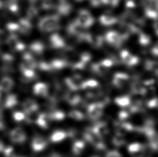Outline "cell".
<instances>
[{
	"mask_svg": "<svg viewBox=\"0 0 158 157\" xmlns=\"http://www.w3.org/2000/svg\"><path fill=\"white\" fill-rule=\"evenodd\" d=\"M68 134L66 132L62 130H57L52 134L50 137V140L53 143L60 142L66 138Z\"/></svg>",
	"mask_w": 158,
	"mask_h": 157,
	"instance_id": "cell-22",
	"label": "cell"
},
{
	"mask_svg": "<svg viewBox=\"0 0 158 157\" xmlns=\"http://www.w3.org/2000/svg\"><path fill=\"white\" fill-rule=\"evenodd\" d=\"M50 120L51 119H50L48 114L42 113L36 124L39 127L43 129H47L49 127Z\"/></svg>",
	"mask_w": 158,
	"mask_h": 157,
	"instance_id": "cell-24",
	"label": "cell"
},
{
	"mask_svg": "<svg viewBox=\"0 0 158 157\" xmlns=\"http://www.w3.org/2000/svg\"><path fill=\"white\" fill-rule=\"evenodd\" d=\"M22 58L24 60V62L30 68L34 70L35 68L37 67L38 63L35 61L34 58L32 56L31 53L29 52L24 53L22 55Z\"/></svg>",
	"mask_w": 158,
	"mask_h": 157,
	"instance_id": "cell-17",
	"label": "cell"
},
{
	"mask_svg": "<svg viewBox=\"0 0 158 157\" xmlns=\"http://www.w3.org/2000/svg\"><path fill=\"white\" fill-rule=\"evenodd\" d=\"M26 48V45L24 44H23V42L19 41V44H17L16 48L15 49V51H23V50H24Z\"/></svg>",
	"mask_w": 158,
	"mask_h": 157,
	"instance_id": "cell-42",
	"label": "cell"
},
{
	"mask_svg": "<svg viewBox=\"0 0 158 157\" xmlns=\"http://www.w3.org/2000/svg\"><path fill=\"white\" fill-rule=\"evenodd\" d=\"M80 59L81 61L83 62L84 63L86 64L88 62H90L91 59V54L89 52H83L81 54L80 56Z\"/></svg>",
	"mask_w": 158,
	"mask_h": 157,
	"instance_id": "cell-40",
	"label": "cell"
},
{
	"mask_svg": "<svg viewBox=\"0 0 158 157\" xmlns=\"http://www.w3.org/2000/svg\"><path fill=\"white\" fill-rule=\"evenodd\" d=\"M13 118L16 122H21L26 119V116L25 113L16 111L13 113Z\"/></svg>",
	"mask_w": 158,
	"mask_h": 157,
	"instance_id": "cell-39",
	"label": "cell"
},
{
	"mask_svg": "<svg viewBox=\"0 0 158 157\" xmlns=\"http://www.w3.org/2000/svg\"><path fill=\"white\" fill-rule=\"evenodd\" d=\"M120 56L123 61L128 65H133L137 63L138 60L137 57L131 54V53L127 50H123L120 53Z\"/></svg>",
	"mask_w": 158,
	"mask_h": 157,
	"instance_id": "cell-15",
	"label": "cell"
},
{
	"mask_svg": "<svg viewBox=\"0 0 158 157\" xmlns=\"http://www.w3.org/2000/svg\"><path fill=\"white\" fill-rule=\"evenodd\" d=\"M106 157H120V155L116 151H110L107 153Z\"/></svg>",
	"mask_w": 158,
	"mask_h": 157,
	"instance_id": "cell-43",
	"label": "cell"
},
{
	"mask_svg": "<svg viewBox=\"0 0 158 157\" xmlns=\"http://www.w3.org/2000/svg\"><path fill=\"white\" fill-rule=\"evenodd\" d=\"M84 137L96 149L98 150H104L105 149V144L104 143L103 137L99 135L93 129V127H89L86 129L84 133Z\"/></svg>",
	"mask_w": 158,
	"mask_h": 157,
	"instance_id": "cell-2",
	"label": "cell"
},
{
	"mask_svg": "<svg viewBox=\"0 0 158 157\" xmlns=\"http://www.w3.org/2000/svg\"><path fill=\"white\" fill-rule=\"evenodd\" d=\"M2 59L4 64L9 65L13 62L14 59V57L11 54L4 53L3 54H2Z\"/></svg>",
	"mask_w": 158,
	"mask_h": 157,
	"instance_id": "cell-37",
	"label": "cell"
},
{
	"mask_svg": "<svg viewBox=\"0 0 158 157\" xmlns=\"http://www.w3.org/2000/svg\"><path fill=\"white\" fill-rule=\"evenodd\" d=\"M154 30L156 32V34L158 36V22L154 24Z\"/></svg>",
	"mask_w": 158,
	"mask_h": 157,
	"instance_id": "cell-47",
	"label": "cell"
},
{
	"mask_svg": "<svg viewBox=\"0 0 158 157\" xmlns=\"http://www.w3.org/2000/svg\"><path fill=\"white\" fill-rule=\"evenodd\" d=\"M153 53L156 55H158V44L155 46L154 49H153Z\"/></svg>",
	"mask_w": 158,
	"mask_h": 157,
	"instance_id": "cell-46",
	"label": "cell"
},
{
	"mask_svg": "<svg viewBox=\"0 0 158 157\" xmlns=\"http://www.w3.org/2000/svg\"><path fill=\"white\" fill-rule=\"evenodd\" d=\"M82 29L76 22H73L69 24L67 28V31L70 36L78 37L82 33Z\"/></svg>",
	"mask_w": 158,
	"mask_h": 157,
	"instance_id": "cell-13",
	"label": "cell"
},
{
	"mask_svg": "<svg viewBox=\"0 0 158 157\" xmlns=\"http://www.w3.org/2000/svg\"><path fill=\"white\" fill-rule=\"evenodd\" d=\"M69 116L71 118L78 121L82 120L84 118V116L83 113H81L79 111H76V110L71 111L69 114Z\"/></svg>",
	"mask_w": 158,
	"mask_h": 157,
	"instance_id": "cell-34",
	"label": "cell"
},
{
	"mask_svg": "<svg viewBox=\"0 0 158 157\" xmlns=\"http://www.w3.org/2000/svg\"><path fill=\"white\" fill-rule=\"evenodd\" d=\"M20 40L19 39L17 36L15 34H11L6 39V42L9 46L13 50L15 51L17 44H19Z\"/></svg>",
	"mask_w": 158,
	"mask_h": 157,
	"instance_id": "cell-29",
	"label": "cell"
},
{
	"mask_svg": "<svg viewBox=\"0 0 158 157\" xmlns=\"http://www.w3.org/2000/svg\"><path fill=\"white\" fill-rule=\"evenodd\" d=\"M47 146V142L42 137L35 136L32 139L31 147L35 152H40L42 151Z\"/></svg>",
	"mask_w": 158,
	"mask_h": 157,
	"instance_id": "cell-9",
	"label": "cell"
},
{
	"mask_svg": "<svg viewBox=\"0 0 158 157\" xmlns=\"http://www.w3.org/2000/svg\"><path fill=\"white\" fill-rule=\"evenodd\" d=\"M100 62L106 68H108V67H111V66L113 65V60L110 59H105L103 60Z\"/></svg>",
	"mask_w": 158,
	"mask_h": 157,
	"instance_id": "cell-41",
	"label": "cell"
},
{
	"mask_svg": "<svg viewBox=\"0 0 158 157\" xmlns=\"http://www.w3.org/2000/svg\"><path fill=\"white\" fill-rule=\"evenodd\" d=\"M19 32L23 34L29 33L32 28L30 19H28L27 18L19 19Z\"/></svg>",
	"mask_w": 158,
	"mask_h": 157,
	"instance_id": "cell-14",
	"label": "cell"
},
{
	"mask_svg": "<svg viewBox=\"0 0 158 157\" xmlns=\"http://www.w3.org/2000/svg\"><path fill=\"white\" fill-rule=\"evenodd\" d=\"M41 8L44 10H50L55 9V4L53 0H43Z\"/></svg>",
	"mask_w": 158,
	"mask_h": 157,
	"instance_id": "cell-33",
	"label": "cell"
},
{
	"mask_svg": "<svg viewBox=\"0 0 158 157\" xmlns=\"http://www.w3.org/2000/svg\"><path fill=\"white\" fill-rule=\"evenodd\" d=\"M18 103V98L15 94H11L6 96L4 101V107L6 108H11Z\"/></svg>",
	"mask_w": 158,
	"mask_h": 157,
	"instance_id": "cell-21",
	"label": "cell"
},
{
	"mask_svg": "<svg viewBox=\"0 0 158 157\" xmlns=\"http://www.w3.org/2000/svg\"><path fill=\"white\" fill-rule=\"evenodd\" d=\"M145 14L146 16L150 19H156L158 17V11L149 7L146 8Z\"/></svg>",
	"mask_w": 158,
	"mask_h": 157,
	"instance_id": "cell-32",
	"label": "cell"
},
{
	"mask_svg": "<svg viewBox=\"0 0 158 157\" xmlns=\"http://www.w3.org/2000/svg\"><path fill=\"white\" fill-rule=\"evenodd\" d=\"M151 38L150 36L145 34H140L139 37V42L141 45L146 46L148 45L150 42Z\"/></svg>",
	"mask_w": 158,
	"mask_h": 157,
	"instance_id": "cell-36",
	"label": "cell"
},
{
	"mask_svg": "<svg viewBox=\"0 0 158 157\" xmlns=\"http://www.w3.org/2000/svg\"><path fill=\"white\" fill-rule=\"evenodd\" d=\"M10 139L13 143L21 144L24 142L27 139V136L23 129L20 127L14 129L10 133Z\"/></svg>",
	"mask_w": 158,
	"mask_h": 157,
	"instance_id": "cell-6",
	"label": "cell"
},
{
	"mask_svg": "<svg viewBox=\"0 0 158 157\" xmlns=\"http://www.w3.org/2000/svg\"><path fill=\"white\" fill-rule=\"evenodd\" d=\"M39 14V9L36 6H31L27 10V18L31 19L37 16Z\"/></svg>",
	"mask_w": 158,
	"mask_h": 157,
	"instance_id": "cell-31",
	"label": "cell"
},
{
	"mask_svg": "<svg viewBox=\"0 0 158 157\" xmlns=\"http://www.w3.org/2000/svg\"><path fill=\"white\" fill-rule=\"evenodd\" d=\"M98 157V156H92V157Z\"/></svg>",
	"mask_w": 158,
	"mask_h": 157,
	"instance_id": "cell-49",
	"label": "cell"
},
{
	"mask_svg": "<svg viewBox=\"0 0 158 157\" xmlns=\"http://www.w3.org/2000/svg\"><path fill=\"white\" fill-rule=\"evenodd\" d=\"M14 81L10 77H5L2 78L1 83V90L2 92H8L13 88Z\"/></svg>",
	"mask_w": 158,
	"mask_h": 157,
	"instance_id": "cell-18",
	"label": "cell"
},
{
	"mask_svg": "<svg viewBox=\"0 0 158 157\" xmlns=\"http://www.w3.org/2000/svg\"><path fill=\"white\" fill-rule=\"evenodd\" d=\"M6 29L9 31L12 32V34H14V32H19V23H9L6 24Z\"/></svg>",
	"mask_w": 158,
	"mask_h": 157,
	"instance_id": "cell-35",
	"label": "cell"
},
{
	"mask_svg": "<svg viewBox=\"0 0 158 157\" xmlns=\"http://www.w3.org/2000/svg\"><path fill=\"white\" fill-rule=\"evenodd\" d=\"M49 157H60V155L57 154V153H53Z\"/></svg>",
	"mask_w": 158,
	"mask_h": 157,
	"instance_id": "cell-48",
	"label": "cell"
},
{
	"mask_svg": "<svg viewBox=\"0 0 158 157\" xmlns=\"http://www.w3.org/2000/svg\"><path fill=\"white\" fill-rule=\"evenodd\" d=\"M101 24L103 26H110L113 25L117 22V18L114 16L110 15H103L99 19Z\"/></svg>",
	"mask_w": 158,
	"mask_h": 157,
	"instance_id": "cell-23",
	"label": "cell"
},
{
	"mask_svg": "<svg viewBox=\"0 0 158 157\" xmlns=\"http://www.w3.org/2000/svg\"><path fill=\"white\" fill-rule=\"evenodd\" d=\"M90 1L92 6H98L102 4V0H90Z\"/></svg>",
	"mask_w": 158,
	"mask_h": 157,
	"instance_id": "cell-44",
	"label": "cell"
},
{
	"mask_svg": "<svg viewBox=\"0 0 158 157\" xmlns=\"http://www.w3.org/2000/svg\"><path fill=\"white\" fill-rule=\"evenodd\" d=\"M49 88L44 83H37L33 87V91L35 95L45 98L49 96Z\"/></svg>",
	"mask_w": 158,
	"mask_h": 157,
	"instance_id": "cell-11",
	"label": "cell"
},
{
	"mask_svg": "<svg viewBox=\"0 0 158 157\" xmlns=\"http://www.w3.org/2000/svg\"><path fill=\"white\" fill-rule=\"evenodd\" d=\"M25 114H28L35 111H38L39 106L37 104L36 102L32 99H27L22 104Z\"/></svg>",
	"mask_w": 158,
	"mask_h": 157,
	"instance_id": "cell-12",
	"label": "cell"
},
{
	"mask_svg": "<svg viewBox=\"0 0 158 157\" xmlns=\"http://www.w3.org/2000/svg\"><path fill=\"white\" fill-rule=\"evenodd\" d=\"M29 49L32 53L40 55L44 52L45 46L43 42L40 41H35L30 44Z\"/></svg>",
	"mask_w": 158,
	"mask_h": 157,
	"instance_id": "cell-16",
	"label": "cell"
},
{
	"mask_svg": "<svg viewBox=\"0 0 158 157\" xmlns=\"http://www.w3.org/2000/svg\"><path fill=\"white\" fill-rule=\"evenodd\" d=\"M60 16L59 14L46 16L39 22V28L42 32H50L59 30Z\"/></svg>",
	"mask_w": 158,
	"mask_h": 157,
	"instance_id": "cell-1",
	"label": "cell"
},
{
	"mask_svg": "<svg viewBox=\"0 0 158 157\" xmlns=\"http://www.w3.org/2000/svg\"><path fill=\"white\" fill-rule=\"evenodd\" d=\"M99 87V85L97 81L94 79H89L84 81L81 86V89H96Z\"/></svg>",
	"mask_w": 158,
	"mask_h": 157,
	"instance_id": "cell-26",
	"label": "cell"
},
{
	"mask_svg": "<svg viewBox=\"0 0 158 157\" xmlns=\"http://www.w3.org/2000/svg\"><path fill=\"white\" fill-rule=\"evenodd\" d=\"M104 103L102 102H96L88 107V114L90 119L96 120L102 116L104 111Z\"/></svg>",
	"mask_w": 158,
	"mask_h": 157,
	"instance_id": "cell-4",
	"label": "cell"
},
{
	"mask_svg": "<svg viewBox=\"0 0 158 157\" xmlns=\"http://www.w3.org/2000/svg\"><path fill=\"white\" fill-rule=\"evenodd\" d=\"M50 45L53 49H64L66 44L64 39L58 34H53L50 37Z\"/></svg>",
	"mask_w": 158,
	"mask_h": 157,
	"instance_id": "cell-8",
	"label": "cell"
},
{
	"mask_svg": "<svg viewBox=\"0 0 158 157\" xmlns=\"http://www.w3.org/2000/svg\"><path fill=\"white\" fill-rule=\"evenodd\" d=\"M105 39L109 44L115 46H119L122 41L119 34L114 31H110L107 32L105 35Z\"/></svg>",
	"mask_w": 158,
	"mask_h": 157,
	"instance_id": "cell-10",
	"label": "cell"
},
{
	"mask_svg": "<svg viewBox=\"0 0 158 157\" xmlns=\"http://www.w3.org/2000/svg\"><path fill=\"white\" fill-rule=\"evenodd\" d=\"M51 120L62 121L65 118V114L61 111H54L48 114Z\"/></svg>",
	"mask_w": 158,
	"mask_h": 157,
	"instance_id": "cell-30",
	"label": "cell"
},
{
	"mask_svg": "<svg viewBox=\"0 0 158 157\" xmlns=\"http://www.w3.org/2000/svg\"><path fill=\"white\" fill-rule=\"evenodd\" d=\"M65 99L71 106H83L85 103L82 101L81 97L73 91L67 93L65 96Z\"/></svg>",
	"mask_w": 158,
	"mask_h": 157,
	"instance_id": "cell-7",
	"label": "cell"
},
{
	"mask_svg": "<svg viewBox=\"0 0 158 157\" xmlns=\"http://www.w3.org/2000/svg\"><path fill=\"white\" fill-rule=\"evenodd\" d=\"M85 147V143L83 140L76 141L73 146V153L75 155H80L83 151Z\"/></svg>",
	"mask_w": 158,
	"mask_h": 157,
	"instance_id": "cell-25",
	"label": "cell"
},
{
	"mask_svg": "<svg viewBox=\"0 0 158 157\" xmlns=\"http://www.w3.org/2000/svg\"><path fill=\"white\" fill-rule=\"evenodd\" d=\"M50 63L52 69L53 70H60L66 67L69 65L68 62L65 59H56L52 60Z\"/></svg>",
	"mask_w": 158,
	"mask_h": 157,
	"instance_id": "cell-20",
	"label": "cell"
},
{
	"mask_svg": "<svg viewBox=\"0 0 158 157\" xmlns=\"http://www.w3.org/2000/svg\"><path fill=\"white\" fill-rule=\"evenodd\" d=\"M6 6L9 10L14 14H16L19 11L18 0H6Z\"/></svg>",
	"mask_w": 158,
	"mask_h": 157,
	"instance_id": "cell-28",
	"label": "cell"
},
{
	"mask_svg": "<svg viewBox=\"0 0 158 157\" xmlns=\"http://www.w3.org/2000/svg\"><path fill=\"white\" fill-rule=\"evenodd\" d=\"M92 127L102 137L106 135L109 132V129L107 127L106 124L103 122L97 123Z\"/></svg>",
	"mask_w": 158,
	"mask_h": 157,
	"instance_id": "cell-19",
	"label": "cell"
},
{
	"mask_svg": "<svg viewBox=\"0 0 158 157\" xmlns=\"http://www.w3.org/2000/svg\"><path fill=\"white\" fill-rule=\"evenodd\" d=\"M145 3L146 7L154 9L158 11V0H145Z\"/></svg>",
	"mask_w": 158,
	"mask_h": 157,
	"instance_id": "cell-38",
	"label": "cell"
},
{
	"mask_svg": "<svg viewBox=\"0 0 158 157\" xmlns=\"http://www.w3.org/2000/svg\"><path fill=\"white\" fill-rule=\"evenodd\" d=\"M126 6L128 8H131V7H134L135 6V4L132 1H128V2H127Z\"/></svg>",
	"mask_w": 158,
	"mask_h": 157,
	"instance_id": "cell-45",
	"label": "cell"
},
{
	"mask_svg": "<svg viewBox=\"0 0 158 157\" xmlns=\"http://www.w3.org/2000/svg\"><path fill=\"white\" fill-rule=\"evenodd\" d=\"M83 82L82 78L79 74L73 75V77L68 78L65 80V84L71 91H75L81 89Z\"/></svg>",
	"mask_w": 158,
	"mask_h": 157,
	"instance_id": "cell-5",
	"label": "cell"
},
{
	"mask_svg": "<svg viewBox=\"0 0 158 157\" xmlns=\"http://www.w3.org/2000/svg\"><path fill=\"white\" fill-rule=\"evenodd\" d=\"M104 39V37L101 36H94L91 34L89 43L95 47H100L103 45Z\"/></svg>",
	"mask_w": 158,
	"mask_h": 157,
	"instance_id": "cell-27",
	"label": "cell"
},
{
	"mask_svg": "<svg viewBox=\"0 0 158 157\" xmlns=\"http://www.w3.org/2000/svg\"><path fill=\"white\" fill-rule=\"evenodd\" d=\"M75 21L82 28H88L94 23V19L91 14L88 10L81 9L78 13V17Z\"/></svg>",
	"mask_w": 158,
	"mask_h": 157,
	"instance_id": "cell-3",
	"label": "cell"
}]
</instances>
